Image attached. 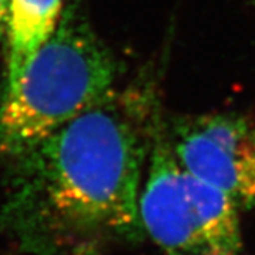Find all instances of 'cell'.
<instances>
[{
    "mask_svg": "<svg viewBox=\"0 0 255 255\" xmlns=\"http://www.w3.org/2000/svg\"><path fill=\"white\" fill-rule=\"evenodd\" d=\"M7 16H9V0H0V43L6 37Z\"/></svg>",
    "mask_w": 255,
    "mask_h": 255,
    "instance_id": "obj_6",
    "label": "cell"
},
{
    "mask_svg": "<svg viewBox=\"0 0 255 255\" xmlns=\"http://www.w3.org/2000/svg\"><path fill=\"white\" fill-rule=\"evenodd\" d=\"M179 163L224 191L238 209L255 207V125L236 114L179 118L166 129Z\"/></svg>",
    "mask_w": 255,
    "mask_h": 255,
    "instance_id": "obj_4",
    "label": "cell"
},
{
    "mask_svg": "<svg viewBox=\"0 0 255 255\" xmlns=\"http://www.w3.org/2000/svg\"><path fill=\"white\" fill-rule=\"evenodd\" d=\"M146 170L140 223L166 255H241L238 206L179 163L159 119L150 125Z\"/></svg>",
    "mask_w": 255,
    "mask_h": 255,
    "instance_id": "obj_3",
    "label": "cell"
},
{
    "mask_svg": "<svg viewBox=\"0 0 255 255\" xmlns=\"http://www.w3.org/2000/svg\"><path fill=\"white\" fill-rule=\"evenodd\" d=\"M140 135L130 108L111 94L14 156L0 227L30 255H104L143 238Z\"/></svg>",
    "mask_w": 255,
    "mask_h": 255,
    "instance_id": "obj_1",
    "label": "cell"
},
{
    "mask_svg": "<svg viewBox=\"0 0 255 255\" xmlns=\"http://www.w3.org/2000/svg\"><path fill=\"white\" fill-rule=\"evenodd\" d=\"M117 63L77 0L0 107V150L17 156L114 94Z\"/></svg>",
    "mask_w": 255,
    "mask_h": 255,
    "instance_id": "obj_2",
    "label": "cell"
},
{
    "mask_svg": "<svg viewBox=\"0 0 255 255\" xmlns=\"http://www.w3.org/2000/svg\"><path fill=\"white\" fill-rule=\"evenodd\" d=\"M67 0H9L6 91L16 90L30 61L54 33Z\"/></svg>",
    "mask_w": 255,
    "mask_h": 255,
    "instance_id": "obj_5",
    "label": "cell"
}]
</instances>
